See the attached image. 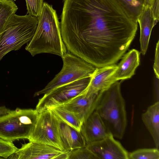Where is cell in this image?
Here are the masks:
<instances>
[{
	"mask_svg": "<svg viewBox=\"0 0 159 159\" xmlns=\"http://www.w3.org/2000/svg\"><path fill=\"white\" fill-rule=\"evenodd\" d=\"M138 22L118 0H65L60 26L66 49L80 58L112 55L131 43Z\"/></svg>",
	"mask_w": 159,
	"mask_h": 159,
	"instance_id": "6da1fadb",
	"label": "cell"
},
{
	"mask_svg": "<svg viewBox=\"0 0 159 159\" xmlns=\"http://www.w3.org/2000/svg\"><path fill=\"white\" fill-rule=\"evenodd\" d=\"M38 18L36 31L27 43L25 50L33 57L40 53H48L62 57L67 52V49L61 36L56 11L52 5L44 2Z\"/></svg>",
	"mask_w": 159,
	"mask_h": 159,
	"instance_id": "7a4b0ae2",
	"label": "cell"
},
{
	"mask_svg": "<svg viewBox=\"0 0 159 159\" xmlns=\"http://www.w3.org/2000/svg\"><path fill=\"white\" fill-rule=\"evenodd\" d=\"M96 111L109 132L121 139L127 125L125 102L120 90V83L116 81L99 91L93 103L92 113Z\"/></svg>",
	"mask_w": 159,
	"mask_h": 159,
	"instance_id": "3957f363",
	"label": "cell"
},
{
	"mask_svg": "<svg viewBox=\"0 0 159 159\" xmlns=\"http://www.w3.org/2000/svg\"><path fill=\"white\" fill-rule=\"evenodd\" d=\"M38 17L29 15H12L0 33V61L9 52L18 50L32 39L36 31Z\"/></svg>",
	"mask_w": 159,
	"mask_h": 159,
	"instance_id": "277c9868",
	"label": "cell"
},
{
	"mask_svg": "<svg viewBox=\"0 0 159 159\" xmlns=\"http://www.w3.org/2000/svg\"><path fill=\"white\" fill-rule=\"evenodd\" d=\"M39 113L35 109L17 108L0 118V138L14 141L29 139L35 127Z\"/></svg>",
	"mask_w": 159,
	"mask_h": 159,
	"instance_id": "5b68a950",
	"label": "cell"
},
{
	"mask_svg": "<svg viewBox=\"0 0 159 159\" xmlns=\"http://www.w3.org/2000/svg\"><path fill=\"white\" fill-rule=\"evenodd\" d=\"M61 58L63 65L61 71L44 88L35 92L34 96L44 94L61 86L92 76L97 68L71 53L66 52Z\"/></svg>",
	"mask_w": 159,
	"mask_h": 159,
	"instance_id": "8992f818",
	"label": "cell"
},
{
	"mask_svg": "<svg viewBox=\"0 0 159 159\" xmlns=\"http://www.w3.org/2000/svg\"><path fill=\"white\" fill-rule=\"evenodd\" d=\"M92 75L57 87L39 100L36 109L39 111L62 105L84 93L88 88Z\"/></svg>",
	"mask_w": 159,
	"mask_h": 159,
	"instance_id": "52a82bcc",
	"label": "cell"
},
{
	"mask_svg": "<svg viewBox=\"0 0 159 159\" xmlns=\"http://www.w3.org/2000/svg\"><path fill=\"white\" fill-rule=\"evenodd\" d=\"M39 112L35 127L29 142L48 145L65 150L59 133V119L50 109Z\"/></svg>",
	"mask_w": 159,
	"mask_h": 159,
	"instance_id": "ba28073f",
	"label": "cell"
},
{
	"mask_svg": "<svg viewBox=\"0 0 159 159\" xmlns=\"http://www.w3.org/2000/svg\"><path fill=\"white\" fill-rule=\"evenodd\" d=\"M70 151H62L53 146L29 142L8 158L17 159H68Z\"/></svg>",
	"mask_w": 159,
	"mask_h": 159,
	"instance_id": "9c48e42d",
	"label": "cell"
},
{
	"mask_svg": "<svg viewBox=\"0 0 159 159\" xmlns=\"http://www.w3.org/2000/svg\"><path fill=\"white\" fill-rule=\"evenodd\" d=\"M86 146L98 159H129V153L111 134L103 140Z\"/></svg>",
	"mask_w": 159,
	"mask_h": 159,
	"instance_id": "30bf717a",
	"label": "cell"
},
{
	"mask_svg": "<svg viewBox=\"0 0 159 159\" xmlns=\"http://www.w3.org/2000/svg\"><path fill=\"white\" fill-rule=\"evenodd\" d=\"M80 132L86 144L103 140L111 134L95 111L83 123Z\"/></svg>",
	"mask_w": 159,
	"mask_h": 159,
	"instance_id": "8fae6325",
	"label": "cell"
},
{
	"mask_svg": "<svg viewBox=\"0 0 159 159\" xmlns=\"http://www.w3.org/2000/svg\"><path fill=\"white\" fill-rule=\"evenodd\" d=\"M98 93L89 86L84 93L61 106L76 114L83 122L92 113V107Z\"/></svg>",
	"mask_w": 159,
	"mask_h": 159,
	"instance_id": "7c38bea8",
	"label": "cell"
},
{
	"mask_svg": "<svg viewBox=\"0 0 159 159\" xmlns=\"http://www.w3.org/2000/svg\"><path fill=\"white\" fill-rule=\"evenodd\" d=\"M117 68L115 64L97 68L92 75L89 87L97 93L108 88L116 81L114 75Z\"/></svg>",
	"mask_w": 159,
	"mask_h": 159,
	"instance_id": "4fadbf2b",
	"label": "cell"
},
{
	"mask_svg": "<svg viewBox=\"0 0 159 159\" xmlns=\"http://www.w3.org/2000/svg\"><path fill=\"white\" fill-rule=\"evenodd\" d=\"M58 118L59 135L65 150L70 151L86 146V142L81 132Z\"/></svg>",
	"mask_w": 159,
	"mask_h": 159,
	"instance_id": "5bb4252c",
	"label": "cell"
},
{
	"mask_svg": "<svg viewBox=\"0 0 159 159\" xmlns=\"http://www.w3.org/2000/svg\"><path fill=\"white\" fill-rule=\"evenodd\" d=\"M140 54L138 50L132 49L124 55L114 75L116 81L130 78L134 74L139 65Z\"/></svg>",
	"mask_w": 159,
	"mask_h": 159,
	"instance_id": "9a60e30c",
	"label": "cell"
},
{
	"mask_svg": "<svg viewBox=\"0 0 159 159\" xmlns=\"http://www.w3.org/2000/svg\"><path fill=\"white\" fill-rule=\"evenodd\" d=\"M137 22L139 24L140 28L141 52L144 55L148 48L152 30L154 26L152 12L149 6H143L138 17Z\"/></svg>",
	"mask_w": 159,
	"mask_h": 159,
	"instance_id": "2e32d148",
	"label": "cell"
},
{
	"mask_svg": "<svg viewBox=\"0 0 159 159\" xmlns=\"http://www.w3.org/2000/svg\"><path fill=\"white\" fill-rule=\"evenodd\" d=\"M142 120L152 135L156 148L159 147V102L150 106L143 113Z\"/></svg>",
	"mask_w": 159,
	"mask_h": 159,
	"instance_id": "e0dca14e",
	"label": "cell"
},
{
	"mask_svg": "<svg viewBox=\"0 0 159 159\" xmlns=\"http://www.w3.org/2000/svg\"><path fill=\"white\" fill-rule=\"evenodd\" d=\"M50 109L61 120L80 132L83 122L76 114L61 105L54 107Z\"/></svg>",
	"mask_w": 159,
	"mask_h": 159,
	"instance_id": "ac0fdd59",
	"label": "cell"
},
{
	"mask_svg": "<svg viewBox=\"0 0 159 159\" xmlns=\"http://www.w3.org/2000/svg\"><path fill=\"white\" fill-rule=\"evenodd\" d=\"M18 9L13 0H0V33L10 17Z\"/></svg>",
	"mask_w": 159,
	"mask_h": 159,
	"instance_id": "d6986e66",
	"label": "cell"
},
{
	"mask_svg": "<svg viewBox=\"0 0 159 159\" xmlns=\"http://www.w3.org/2000/svg\"><path fill=\"white\" fill-rule=\"evenodd\" d=\"M118 0L137 22L138 17L144 6V0Z\"/></svg>",
	"mask_w": 159,
	"mask_h": 159,
	"instance_id": "ffe728a7",
	"label": "cell"
},
{
	"mask_svg": "<svg viewBox=\"0 0 159 159\" xmlns=\"http://www.w3.org/2000/svg\"><path fill=\"white\" fill-rule=\"evenodd\" d=\"M159 159V149L142 148L129 153V159Z\"/></svg>",
	"mask_w": 159,
	"mask_h": 159,
	"instance_id": "44dd1931",
	"label": "cell"
},
{
	"mask_svg": "<svg viewBox=\"0 0 159 159\" xmlns=\"http://www.w3.org/2000/svg\"><path fill=\"white\" fill-rule=\"evenodd\" d=\"M68 159H98L86 146L70 151Z\"/></svg>",
	"mask_w": 159,
	"mask_h": 159,
	"instance_id": "7402d4cb",
	"label": "cell"
},
{
	"mask_svg": "<svg viewBox=\"0 0 159 159\" xmlns=\"http://www.w3.org/2000/svg\"><path fill=\"white\" fill-rule=\"evenodd\" d=\"M18 148L13 141L0 138V157L4 159L8 157L14 153Z\"/></svg>",
	"mask_w": 159,
	"mask_h": 159,
	"instance_id": "603a6c76",
	"label": "cell"
},
{
	"mask_svg": "<svg viewBox=\"0 0 159 159\" xmlns=\"http://www.w3.org/2000/svg\"><path fill=\"white\" fill-rule=\"evenodd\" d=\"M27 13L38 17L40 15L43 6V0H25Z\"/></svg>",
	"mask_w": 159,
	"mask_h": 159,
	"instance_id": "cb8c5ba5",
	"label": "cell"
},
{
	"mask_svg": "<svg viewBox=\"0 0 159 159\" xmlns=\"http://www.w3.org/2000/svg\"><path fill=\"white\" fill-rule=\"evenodd\" d=\"M159 41H158L156 44L155 50V56L154 64L153 66L154 73L157 78L158 79L159 78Z\"/></svg>",
	"mask_w": 159,
	"mask_h": 159,
	"instance_id": "d4e9b609",
	"label": "cell"
},
{
	"mask_svg": "<svg viewBox=\"0 0 159 159\" xmlns=\"http://www.w3.org/2000/svg\"><path fill=\"white\" fill-rule=\"evenodd\" d=\"M144 6H148L151 8L159 7V0H144Z\"/></svg>",
	"mask_w": 159,
	"mask_h": 159,
	"instance_id": "484cf974",
	"label": "cell"
},
{
	"mask_svg": "<svg viewBox=\"0 0 159 159\" xmlns=\"http://www.w3.org/2000/svg\"><path fill=\"white\" fill-rule=\"evenodd\" d=\"M11 111L5 106L0 107V118L8 114Z\"/></svg>",
	"mask_w": 159,
	"mask_h": 159,
	"instance_id": "4316f807",
	"label": "cell"
},
{
	"mask_svg": "<svg viewBox=\"0 0 159 159\" xmlns=\"http://www.w3.org/2000/svg\"><path fill=\"white\" fill-rule=\"evenodd\" d=\"M4 159V158L0 157V159Z\"/></svg>",
	"mask_w": 159,
	"mask_h": 159,
	"instance_id": "83f0119b",
	"label": "cell"
},
{
	"mask_svg": "<svg viewBox=\"0 0 159 159\" xmlns=\"http://www.w3.org/2000/svg\"><path fill=\"white\" fill-rule=\"evenodd\" d=\"M13 0V1H16V0Z\"/></svg>",
	"mask_w": 159,
	"mask_h": 159,
	"instance_id": "f1b7e54d",
	"label": "cell"
}]
</instances>
